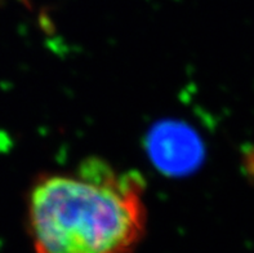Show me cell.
<instances>
[{"label":"cell","instance_id":"obj_2","mask_svg":"<svg viewBox=\"0 0 254 253\" xmlns=\"http://www.w3.org/2000/svg\"><path fill=\"white\" fill-rule=\"evenodd\" d=\"M146 149L152 163L169 176L189 174L204 159L199 136L191 127L176 120L155 124L146 137Z\"/></svg>","mask_w":254,"mask_h":253},{"label":"cell","instance_id":"obj_1","mask_svg":"<svg viewBox=\"0 0 254 253\" xmlns=\"http://www.w3.org/2000/svg\"><path fill=\"white\" fill-rule=\"evenodd\" d=\"M143 181L88 159L74 174L40 177L29 198L35 253H132L146 230Z\"/></svg>","mask_w":254,"mask_h":253},{"label":"cell","instance_id":"obj_3","mask_svg":"<svg viewBox=\"0 0 254 253\" xmlns=\"http://www.w3.org/2000/svg\"><path fill=\"white\" fill-rule=\"evenodd\" d=\"M247 168H248L249 172L254 176V153L248 155V158H247Z\"/></svg>","mask_w":254,"mask_h":253}]
</instances>
